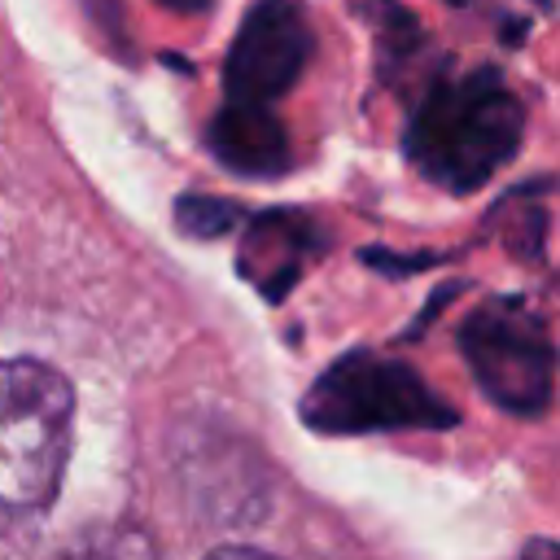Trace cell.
<instances>
[{
  "label": "cell",
  "instance_id": "cell-1",
  "mask_svg": "<svg viewBox=\"0 0 560 560\" xmlns=\"http://www.w3.org/2000/svg\"><path fill=\"white\" fill-rule=\"evenodd\" d=\"M74 446V389L39 359L0 363V560L48 521Z\"/></svg>",
  "mask_w": 560,
  "mask_h": 560
},
{
  "label": "cell",
  "instance_id": "cell-2",
  "mask_svg": "<svg viewBox=\"0 0 560 560\" xmlns=\"http://www.w3.org/2000/svg\"><path fill=\"white\" fill-rule=\"evenodd\" d=\"M525 136V105L494 66L438 74L407 118V162L451 197L486 188Z\"/></svg>",
  "mask_w": 560,
  "mask_h": 560
},
{
  "label": "cell",
  "instance_id": "cell-3",
  "mask_svg": "<svg viewBox=\"0 0 560 560\" xmlns=\"http://www.w3.org/2000/svg\"><path fill=\"white\" fill-rule=\"evenodd\" d=\"M302 420L315 433L354 438V433H402V429H451L459 411L429 389V381L402 363L372 350H350L302 398Z\"/></svg>",
  "mask_w": 560,
  "mask_h": 560
},
{
  "label": "cell",
  "instance_id": "cell-4",
  "mask_svg": "<svg viewBox=\"0 0 560 560\" xmlns=\"http://www.w3.org/2000/svg\"><path fill=\"white\" fill-rule=\"evenodd\" d=\"M459 354L508 416H542L556 394V346L525 298H490L459 324Z\"/></svg>",
  "mask_w": 560,
  "mask_h": 560
},
{
  "label": "cell",
  "instance_id": "cell-5",
  "mask_svg": "<svg viewBox=\"0 0 560 560\" xmlns=\"http://www.w3.org/2000/svg\"><path fill=\"white\" fill-rule=\"evenodd\" d=\"M311 48H315V35L302 0H254V9L241 18V31L228 48L223 105L271 114V101H280L306 70Z\"/></svg>",
  "mask_w": 560,
  "mask_h": 560
},
{
  "label": "cell",
  "instance_id": "cell-6",
  "mask_svg": "<svg viewBox=\"0 0 560 560\" xmlns=\"http://www.w3.org/2000/svg\"><path fill=\"white\" fill-rule=\"evenodd\" d=\"M210 149L223 166L241 175H280L289 166V140L276 114L267 109H232L223 105L219 118L210 122Z\"/></svg>",
  "mask_w": 560,
  "mask_h": 560
},
{
  "label": "cell",
  "instance_id": "cell-7",
  "mask_svg": "<svg viewBox=\"0 0 560 560\" xmlns=\"http://www.w3.org/2000/svg\"><path fill=\"white\" fill-rule=\"evenodd\" d=\"M311 223L298 214H262L249 228V245L241 249V271H249L254 284H262L271 298L289 289L298 276V262L311 254Z\"/></svg>",
  "mask_w": 560,
  "mask_h": 560
},
{
  "label": "cell",
  "instance_id": "cell-8",
  "mask_svg": "<svg viewBox=\"0 0 560 560\" xmlns=\"http://www.w3.org/2000/svg\"><path fill=\"white\" fill-rule=\"evenodd\" d=\"M70 560H158V551L136 529H109V534H96L92 542H83Z\"/></svg>",
  "mask_w": 560,
  "mask_h": 560
},
{
  "label": "cell",
  "instance_id": "cell-9",
  "mask_svg": "<svg viewBox=\"0 0 560 560\" xmlns=\"http://www.w3.org/2000/svg\"><path fill=\"white\" fill-rule=\"evenodd\" d=\"M175 219H179V228H184L188 236H219V232L232 228L236 206L210 201V197H184V201L175 206Z\"/></svg>",
  "mask_w": 560,
  "mask_h": 560
},
{
  "label": "cell",
  "instance_id": "cell-10",
  "mask_svg": "<svg viewBox=\"0 0 560 560\" xmlns=\"http://www.w3.org/2000/svg\"><path fill=\"white\" fill-rule=\"evenodd\" d=\"M206 560H276V556H267V551H258V547H219V551H210Z\"/></svg>",
  "mask_w": 560,
  "mask_h": 560
},
{
  "label": "cell",
  "instance_id": "cell-11",
  "mask_svg": "<svg viewBox=\"0 0 560 560\" xmlns=\"http://www.w3.org/2000/svg\"><path fill=\"white\" fill-rule=\"evenodd\" d=\"M521 560H560V542H547V538H534L525 551H521Z\"/></svg>",
  "mask_w": 560,
  "mask_h": 560
},
{
  "label": "cell",
  "instance_id": "cell-12",
  "mask_svg": "<svg viewBox=\"0 0 560 560\" xmlns=\"http://www.w3.org/2000/svg\"><path fill=\"white\" fill-rule=\"evenodd\" d=\"M166 4H175V9H201L206 0H166Z\"/></svg>",
  "mask_w": 560,
  "mask_h": 560
}]
</instances>
